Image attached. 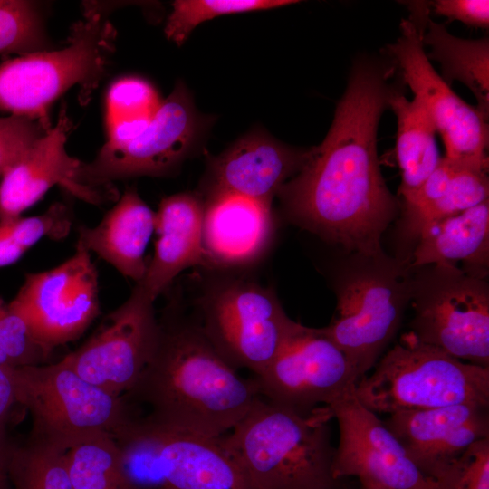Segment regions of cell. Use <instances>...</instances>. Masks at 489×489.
I'll return each instance as SVG.
<instances>
[{"label": "cell", "mask_w": 489, "mask_h": 489, "mask_svg": "<svg viewBox=\"0 0 489 489\" xmlns=\"http://www.w3.org/2000/svg\"><path fill=\"white\" fill-rule=\"evenodd\" d=\"M396 68L392 60L369 56L353 63L325 139L277 194L296 224L363 255L383 253L382 234L398 211L377 152Z\"/></svg>", "instance_id": "cell-1"}, {"label": "cell", "mask_w": 489, "mask_h": 489, "mask_svg": "<svg viewBox=\"0 0 489 489\" xmlns=\"http://www.w3.org/2000/svg\"><path fill=\"white\" fill-rule=\"evenodd\" d=\"M158 325L151 359L125 398L149 407L146 416L159 424L214 438L227 434L261 398L254 379L237 374L197 321L168 311Z\"/></svg>", "instance_id": "cell-2"}, {"label": "cell", "mask_w": 489, "mask_h": 489, "mask_svg": "<svg viewBox=\"0 0 489 489\" xmlns=\"http://www.w3.org/2000/svg\"><path fill=\"white\" fill-rule=\"evenodd\" d=\"M327 406L300 414L260 398L220 440L251 489H334Z\"/></svg>", "instance_id": "cell-3"}, {"label": "cell", "mask_w": 489, "mask_h": 489, "mask_svg": "<svg viewBox=\"0 0 489 489\" xmlns=\"http://www.w3.org/2000/svg\"><path fill=\"white\" fill-rule=\"evenodd\" d=\"M374 366L355 388L360 402L374 413L489 406V368L458 360L412 331L402 334Z\"/></svg>", "instance_id": "cell-4"}, {"label": "cell", "mask_w": 489, "mask_h": 489, "mask_svg": "<svg viewBox=\"0 0 489 489\" xmlns=\"http://www.w3.org/2000/svg\"><path fill=\"white\" fill-rule=\"evenodd\" d=\"M384 253L355 254L337 285V309L321 328L365 376L396 336L411 299L413 274Z\"/></svg>", "instance_id": "cell-5"}, {"label": "cell", "mask_w": 489, "mask_h": 489, "mask_svg": "<svg viewBox=\"0 0 489 489\" xmlns=\"http://www.w3.org/2000/svg\"><path fill=\"white\" fill-rule=\"evenodd\" d=\"M115 36L112 24L99 13H85V18L72 27L64 48L2 62L0 110L49 121V107L76 84L82 102H86L105 73Z\"/></svg>", "instance_id": "cell-6"}, {"label": "cell", "mask_w": 489, "mask_h": 489, "mask_svg": "<svg viewBox=\"0 0 489 489\" xmlns=\"http://www.w3.org/2000/svg\"><path fill=\"white\" fill-rule=\"evenodd\" d=\"M16 402L32 419L30 437L66 452L81 440L109 433L116 438L137 415L125 396L86 381L62 358L13 368Z\"/></svg>", "instance_id": "cell-7"}, {"label": "cell", "mask_w": 489, "mask_h": 489, "mask_svg": "<svg viewBox=\"0 0 489 489\" xmlns=\"http://www.w3.org/2000/svg\"><path fill=\"white\" fill-rule=\"evenodd\" d=\"M116 440L133 489H251L220 437L137 416Z\"/></svg>", "instance_id": "cell-8"}, {"label": "cell", "mask_w": 489, "mask_h": 489, "mask_svg": "<svg viewBox=\"0 0 489 489\" xmlns=\"http://www.w3.org/2000/svg\"><path fill=\"white\" fill-rule=\"evenodd\" d=\"M198 307L197 322L219 354L254 376L304 328L288 317L273 289L249 281L218 286Z\"/></svg>", "instance_id": "cell-9"}, {"label": "cell", "mask_w": 489, "mask_h": 489, "mask_svg": "<svg viewBox=\"0 0 489 489\" xmlns=\"http://www.w3.org/2000/svg\"><path fill=\"white\" fill-rule=\"evenodd\" d=\"M413 275L411 331L465 362L489 368V287L485 279L428 265Z\"/></svg>", "instance_id": "cell-10"}, {"label": "cell", "mask_w": 489, "mask_h": 489, "mask_svg": "<svg viewBox=\"0 0 489 489\" xmlns=\"http://www.w3.org/2000/svg\"><path fill=\"white\" fill-rule=\"evenodd\" d=\"M8 306L48 355L78 339L100 313L91 253L77 244L75 253L58 266L27 273Z\"/></svg>", "instance_id": "cell-11"}, {"label": "cell", "mask_w": 489, "mask_h": 489, "mask_svg": "<svg viewBox=\"0 0 489 489\" xmlns=\"http://www.w3.org/2000/svg\"><path fill=\"white\" fill-rule=\"evenodd\" d=\"M401 34L388 46L400 76L428 110L446 158L465 169L488 172V120L464 101L435 71L424 51L420 28L403 19Z\"/></svg>", "instance_id": "cell-12"}, {"label": "cell", "mask_w": 489, "mask_h": 489, "mask_svg": "<svg viewBox=\"0 0 489 489\" xmlns=\"http://www.w3.org/2000/svg\"><path fill=\"white\" fill-rule=\"evenodd\" d=\"M253 379L262 398L305 415L355 388L360 378L321 328L304 326Z\"/></svg>", "instance_id": "cell-13"}, {"label": "cell", "mask_w": 489, "mask_h": 489, "mask_svg": "<svg viewBox=\"0 0 489 489\" xmlns=\"http://www.w3.org/2000/svg\"><path fill=\"white\" fill-rule=\"evenodd\" d=\"M327 407L340 432L334 479L356 477L361 489H438L376 413L360 402L355 388Z\"/></svg>", "instance_id": "cell-14"}, {"label": "cell", "mask_w": 489, "mask_h": 489, "mask_svg": "<svg viewBox=\"0 0 489 489\" xmlns=\"http://www.w3.org/2000/svg\"><path fill=\"white\" fill-rule=\"evenodd\" d=\"M158 331L154 302L133 289L127 301L63 359L86 381L113 396H123L151 359Z\"/></svg>", "instance_id": "cell-15"}, {"label": "cell", "mask_w": 489, "mask_h": 489, "mask_svg": "<svg viewBox=\"0 0 489 489\" xmlns=\"http://www.w3.org/2000/svg\"><path fill=\"white\" fill-rule=\"evenodd\" d=\"M196 130L192 101L183 84H177L139 134L122 141L107 140L92 161L82 162L79 181L108 188L117 179L163 175L187 154Z\"/></svg>", "instance_id": "cell-16"}, {"label": "cell", "mask_w": 489, "mask_h": 489, "mask_svg": "<svg viewBox=\"0 0 489 489\" xmlns=\"http://www.w3.org/2000/svg\"><path fill=\"white\" fill-rule=\"evenodd\" d=\"M72 125L65 108L55 126L50 127L1 176L0 222L22 216L52 187L59 185L91 204H101L114 194L112 188H93L79 181L82 162L71 157L65 144Z\"/></svg>", "instance_id": "cell-17"}, {"label": "cell", "mask_w": 489, "mask_h": 489, "mask_svg": "<svg viewBox=\"0 0 489 489\" xmlns=\"http://www.w3.org/2000/svg\"><path fill=\"white\" fill-rule=\"evenodd\" d=\"M427 476L489 437V406L457 404L390 414L383 421Z\"/></svg>", "instance_id": "cell-18"}, {"label": "cell", "mask_w": 489, "mask_h": 489, "mask_svg": "<svg viewBox=\"0 0 489 489\" xmlns=\"http://www.w3.org/2000/svg\"><path fill=\"white\" fill-rule=\"evenodd\" d=\"M272 202L212 191L204 205L203 247L206 265H249L265 253L273 235Z\"/></svg>", "instance_id": "cell-19"}, {"label": "cell", "mask_w": 489, "mask_h": 489, "mask_svg": "<svg viewBox=\"0 0 489 489\" xmlns=\"http://www.w3.org/2000/svg\"><path fill=\"white\" fill-rule=\"evenodd\" d=\"M308 153L264 134H249L213 161V191L272 202L288 179L301 170Z\"/></svg>", "instance_id": "cell-20"}, {"label": "cell", "mask_w": 489, "mask_h": 489, "mask_svg": "<svg viewBox=\"0 0 489 489\" xmlns=\"http://www.w3.org/2000/svg\"><path fill=\"white\" fill-rule=\"evenodd\" d=\"M204 204L194 194L177 193L162 199L156 212L158 239L146 273L134 289L155 300L183 271L206 265L203 247Z\"/></svg>", "instance_id": "cell-21"}, {"label": "cell", "mask_w": 489, "mask_h": 489, "mask_svg": "<svg viewBox=\"0 0 489 489\" xmlns=\"http://www.w3.org/2000/svg\"><path fill=\"white\" fill-rule=\"evenodd\" d=\"M155 223L156 212L135 189L130 188L124 192L97 225H81L78 228L77 244L137 283L147 270L144 254L155 231Z\"/></svg>", "instance_id": "cell-22"}, {"label": "cell", "mask_w": 489, "mask_h": 489, "mask_svg": "<svg viewBox=\"0 0 489 489\" xmlns=\"http://www.w3.org/2000/svg\"><path fill=\"white\" fill-rule=\"evenodd\" d=\"M417 239L410 267L437 265L458 268L485 279L489 263V202L423 227ZM460 270V269H459Z\"/></svg>", "instance_id": "cell-23"}, {"label": "cell", "mask_w": 489, "mask_h": 489, "mask_svg": "<svg viewBox=\"0 0 489 489\" xmlns=\"http://www.w3.org/2000/svg\"><path fill=\"white\" fill-rule=\"evenodd\" d=\"M426 4L412 5L414 19L421 30V40L430 46L428 60L440 63L442 79L449 85L453 81L465 84L477 101L476 108L488 120L489 116V41L461 39L450 34L446 28L428 17Z\"/></svg>", "instance_id": "cell-24"}, {"label": "cell", "mask_w": 489, "mask_h": 489, "mask_svg": "<svg viewBox=\"0 0 489 489\" xmlns=\"http://www.w3.org/2000/svg\"><path fill=\"white\" fill-rule=\"evenodd\" d=\"M397 118L396 156L401 171L398 194L410 200L436 168L440 157L436 127L424 102L417 96L408 100L397 88L388 99Z\"/></svg>", "instance_id": "cell-25"}, {"label": "cell", "mask_w": 489, "mask_h": 489, "mask_svg": "<svg viewBox=\"0 0 489 489\" xmlns=\"http://www.w3.org/2000/svg\"><path fill=\"white\" fill-rule=\"evenodd\" d=\"M73 489H133L122 451L109 433L91 435L65 453Z\"/></svg>", "instance_id": "cell-26"}, {"label": "cell", "mask_w": 489, "mask_h": 489, "mask_svg": "<svg viewBox=\"0 0 489 489\" xmlns=\"http://www.w3.org/2000/svg\"><path fill=\"white\" fill-rule=\"evenodd\" d=\"M161 102L153 86L140 78L115 82L106 98L108 140L122 141L139 134L153 120Z\"/></svg>", "instance_id": "cell-27"}, {"label": "cell", "mask_w": 489, "mask_h": 489, "mask_svg": "<svg viewBox=\"0 0 489 489\" xmlns=\"http://www.w3.org/2000/svg\"><path fill=\"white\" fill-rule=\"evenodd\" d=\"M65 453L30 436L11 441L8 471L13 489H73Z\"/></svg>", "instance_id": "cell-28"}, {"label": "cell", "mask_w": 489, "mask_h": 489, "mask_svg": "<svg viewBox=\"0 0 489 489\" xmlns=\"http://www.w3.org/2000/svg\"><path fill=\"white\" fill-rule=\"evenodd\" d=\"M71 226V213L62 203L38 216L0 222V268L14 264L43 238L65 237Z\"/></svg>", "instance_id": "cell-29"}, {"label": "cell", "mask_w": 489, "mask_h": 489, "mask_svg": "<svg viewBox=\"0 0 489 489\" xmlns=\"http://www.w3.org/2000/svg\"><path fill=\"white\" fill-rule=\"evenodd\" d=\"M487 172L460 169L449 190L438 200L423 208L404 212L406 231L417 238L427 225L455 216L488 199Z\"/></svg>", "instance_id": "cell-30"}, {"label": "cell", "mask_w": 489, "mask_h": 489, "mask_svg": "<svg viewBox=\"0 0 489 489\" xmlns=\"http://www.w3.org/2000/svg\"><path fill=\"white\" fill-rule=\"evenodd\" d=\"M296 3L294 0H177L172 4L165 34L168 40L181 44L199 24L216 16L272 9Z\"/></svg>", "instance_id": "cell-31"}, {"label": "cell", "mask_w": 489, "mask_h": 489, "mask_svg": "<svg viewBox=\"0 0 489 489\" xmlns=\"http://www.w3.org/2000/svg\"><path fill=\"white\" fill-rule=\"evenodd\" d=\"M47 36L38 5L25 0H0V55L46 51Z\"/></svg>", "instance_id": "cell-32"}, {"label": "cell", "mask_w": 489, "mask_h": 489, "mask_svg": "<svg viewBox=\"0 0 489 489\" xmlns=\"http://www.w3.org/2000/svg\"><path fill=\"white\" fill-rule=\"evenodd\" d=\"M49 356L34 340L24 320L0 298V366L40 365Z\"/></svg>", "instance_id": "cell-33"}, {"label": "cell", "mask_w": 489, "mask_h": 489, "mask_svg": "<svg viewBox=\"0 0 489 489\" xmlns=\"http://www.w3.org/2000/svg\"><path fill=\"white\" fill-rule=\"evenodd\" d=\"M432 479L438 489H489V437L473 443Z\"/></svg>", "instance_id": "cell-34"}, {"label": "cell", "mask_w": 489, "mask_h": 489, "mask_svg": "<svg viewBox=\"0 0 489 489\" xmlns=\"http://www.w3.org/2000/svg\"><path fill=\"white\" fill-rule=\"evenodd\" d=\"M50 127V121L42 120L0 118V177Z\"/></svg>", "instance_id": "cell-35"}, {"label": "cell", "mask_w": 489, "mask_h": 489, "mask_svg": "<svg viewBox=\"0 0 489 489\" xmlns=\"http://www.w3.org/2000/svg\"><path fill=\"white\" fill-rule=\"evenodd\" d=\"M429 5L436 14L460 21L468 26H489L488 0H437Z\"/></svg>", "instance_id": "cell-36"}, {"label": "cell", "mask_w": 489, "mask_h": 489, "mask_svg": "<svg viewBox=\"0 0 489 489\" xmlns=\"http://www.w3.org/2000/svg\"><path fill=\"white\" fill-rule=\"evenodd\" d=\"M15 403L13 368L0 366V436H7L6 423Z\"/></svg>", "instance_id": "cell-37"}, {"label": "cell", "mask_w": 489, "mask_h": 489, "mask_svg": "<svg viewBox=\"0 0 489 489\" xmlns=\"http://www.w3.org/2000/svg\"><path fill=\"white\" fill-rule=\"evenodd\" d=\"M10 443L7 436H0V489H13L8 471Z\"/></svg>", "instance_id": "cell-38"}, {"label": "cell", "mask_w": 489, "mask_h": 489, "mask_svg": "<svg viewBox=\"0 0 489 489\" xmlns=\"http://www.w3.org/2000/svg\"><path fill=\"white\" fill-rule=\"evenodd\" d=\"M361 489V488H360Z\"/></svg>", "instance_id": "cell-39"}]
</instances>
